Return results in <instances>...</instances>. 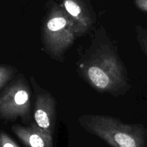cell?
<instances>
[{
  "label": "cell",
  "mask_w": 147,
  "mask_h": 147,
  "mask_svg": "<svg viewBox=\"0 0 147 147\" xmlns=\"http://www.w3.org/2000/svg\"><path fill=\"white\" fill-rule=\"evenodd\" d=\"M79 76L100 93L118 97L131 89L127 70L104 27L95 33L90 45L77 62Z\"/></svg>",
  "instance_id": "cell-1"
},
{
  "label": "cell",
  "mask_w": 147,
  "mask_h": 147,
  "mask_svg": "<svg viewBox=\"0 0 147 147\" xmlns=\"http://www.w3.org/2000/svg\"><path fill=\"white\" fill-rule=\"evenodd\" d=\"M80 125L112 147H146L147 131L142 124L124 123L106 115L85 114L78 118Z\"/></svg>",
  "instance_id": "cell-2"
},
{
  "label": "cell",
  "mask_w": 147,
  "mask_h": 147,
  "mask_svg": "<svg viewBox=\"0 0 147 147\" xmlns=\"http://www.w3.org/2000/svg\"><path fill=\"white\" fill-rule=\"evenodd\" d=\"M78 37L76 26L59 4L52 1L42 25L44 50L55 60L63 61L65 53Z\"/></svg>",
  "instance_id": "cell-3"
},
{
  "label": "cell",
  "mask_w": 147,
  "mask_h": 147,
  "mask_svg": "<svg viewBox=\"0 0 147 147\" xmlns=\"http://www.w3.org/2000/svg\"><path fill=\"white\" fill-rule=\"evenodd\" d=\"M0 118L14 121L18 118L24 124L31 119V91L27 80L20 75L0 95Z\"/></svg>",
  "instance_id": "cell-4"
},
{
  "label": "cell",
  "mask_w": 147,
  "mask_h": 147,
  "mask_svg": "<svg viewBox=\"0 0 147 147\" xmlns=\"http://www.w3.org/2000/svg\"><path fill=\"white\" fill-rule=\"evenodd\" d=\"M34 93V122L49 133L53 135L56 124V102L54 97L42 88L33 76L30 77Z\"/></svg>",
  "instance_id": "cell-5"
},
{
  "label": "cell",
  "mask_w": 147,
  "mask_h": 147,
  "mask_svg": "<svg viewBox=\"0 0 147 147\" xmlns=\"http://www.w3.org/2000/svg\"><path fill=\"white\" fill-rule=\"evenodd\" d=\"M59 4L76 24L78 37L86 35L93 27L96 17L88 0H60Z\"/></svg>",
  "instance_id": "cell-6"
},
{
  "label": "cell",
  "mask_w": 147,
  "mask_h": 147,
  "mask_svg": "<svg viewBox=\"0 0 147 147\" xmlns=\"http://www.w3.org/2000/svg\"><path fill=\"white\" fill-rule=\"evenodd\" d=\"M11 131L26 147H53V135L34 122L30 125L15 124L11 126Z\"/></svg>",
  "instance_id": "cell-7"
},
{
  "label": "cell",
  "mask_w": 147,
  "mask_h": 147,
  "mask_svg": "<svg viewBox=\"0 0 147 147\" xmlns=\"http://www.w3.org/2000/svg\"><path fill=\"white\" fill-rule=\"evenodd\" d=\"M15 72L14 67L7 65H0V89L12 79Z\"/></svg>",
  "instance_id": "cell-8"
},
{
  "label": "cell",
  "mask_w": 147,
  "mask_h": 147,
  "mask_svg": "<svg viewBox=\"0 0 147 147\" xmlns=\"http://www.w3.org/2000/svg\"><path fill=\"white\" fill-rule=\"evenodd\" d=\"M135 30L139 46L147 58V29L141 25H136Z\"/></svg>",
  "instance_id": "cell-9"
},
{
  "label": "cell",
  "mask_w": 147,
  "mask_h": 147,
  "mask_svg": "<svg viewBox=\"0 0 147 147\" xmlns=\"http://www.w3.org/2000/svg\"><path fill=\"white\" fill-rule=\"evenodd\" d=\"M0 147H20L4 131H0Z\"/></svg>",
  "instance_id": "cell-10"
},
{
  "label": "cell",
  "mask_w": 147,
  "mask_h": 147,
  "mask_svg": "<svg viewBox=\"0 0 147 147\" xmlns=\"http://www.w3.org/2000/svg\"><path fill=\"white\" fill-rule=\"evenodd\" d=\"M134 4L141 11L147 12V0H134Z\"/></svg>",
  "instance_id": "cell-11"
}]
</instances>
